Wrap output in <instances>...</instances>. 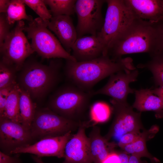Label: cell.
Here are the masks:
<instances>
[{
	"label": "cell",
	"instance_id": "cell-5",
	"mask_svg": "<svg viewBox=\"0 0 163 163\" xmlns=\"http://www.w3.org/2000/svg\"><path fill=\"white\" fill-rule=\"evenodd\" d=\"M49 21L38 17L30 21L24 27V31L27 33L28 38L31 39V46L34 52L43 58L64 59L76 61L49 30Z\"/></svg>",
	"mask_w": 163,
	"mask_h": 163
},
{
	"label": "cell",
	"instance_id": "cell-34",
	"mask_svg": "<svg viewBox=\"0 0 163 163\" xmlns=\"http://www.w3.org/2000/svg\"><path fill=\"white\" fill-rule=\"evenodd\" d=\"M102 163H120L116 152L114 151L110 153Z\"/></svg>",
	"mask_w": 163,
	"mask_h": 163
},
{
	"label": "cell",
	"instance_id": "cell-7",
	"mask_svg": "<svg viewBox=\"0 0 163 163\" xmlns=\"http://www.w3.org/2000/svg\"><path fill=\"white\" fill-rule=\"evenodd\" d=\"M83 122L68 119L48 107L36 109L30 129L34 139L40 140L75 131Z\"/></svg>",
	"mask_w": 163,
	"mask_h": 163
},
{
	"label": "cell",
	"instance_id": "cell-1",
	"mask_svg": "<svg viewBox=\"0 0 163 163\" xmlns=\"http://www.w3.org/2000/svg\"><path fill=\"white\" fill-rule=\"evenodd\" d=\"M129 57L117 60L108 55L86 61L66 60L65 72L72 84L86 92L104 78L120 71L128 72L136 69Z\"/></svg>",
	"mask_w": 163,
	"mask_h": 163
},
{
	"label": "cell",
	"instance_id": "cell-6",
	"mask_svg": "<svg viewBox=\"0 0 163 163\" xmlns=\"http://www.w3.org/2000/svg\"><path fill=\"white\" fill-rule=\"evenodd\" d=\"M107 8L102 28L97 36L102 41L104 55L117 37L136 18L124 0H106Z\"/></svg>",
	"mask_w": 163,
	"mask_h": 163
},
{
	"label": "cell",
	"instance_id": "cell-38",
	"mask_svg": "<svg viewBox=\"0 0 163 163\" xmlns=\"http://www.w3.org/2000/svg\"><path fill=\"white\" fill-rule=\"evenodd\" d=\"M31 157L34 161L36 163H45L42 161L40 157L34 155H32Z\"/></svg>",
	"mask_w": 163,
	"mask_h": 163
},
{
	"label": "cell",
	"instance_id": "cell-18",
	"mask_svg": "<svg viewBox=\"0 0 163 163\" xmlns=\"http://www.w3.org/2000/svg\"><path fill=\"white\" fill-rule=\"evenodd\" d=\"M88 137L92 163H102L110 153L114 151L116 145L102 136L98 126H93Z\"/></svg>",
	"mask_w": 163,
	"mask_h": 163
},
{
	"label": "cell",
	"instance_id": "cell-20",
	"mask_svg": "<svg viewBox=\"0 0 163 163\" xmlns=\"http://www.w3.org/2000/svg\"><path fill=\"white\" fill-rule=\"evenodd\" d=\"M158 130L156 126H154L148 130H144L141 136L134 142L126 145L121 149L128 154L135 155L140 158H147L152 163H160L158 159L149 152L146 146V141L153 137Z\"/></svg>",
	"mask_w": 163,
	"mask_h": 163
},
{
	"label": "cell",
	"instance_id": "cell-35",
	"mask_svg": "<svg viewBox=\"0 0 163 163\" xmlns=\"http://www.w3.org/2000/svg\"><path fill=\"white\" fill-rule=\"evenodd\" d=\"M10 0H0V12L5 13L8 9Z\"/></svg>",
	"mask_w": 163,
	"mask_h": 163
},
{
	"label": "cell",
	"instance_id": "cell-8",
	"mask_svg": "<svg viewBox=\"0 0 163 163\" xmlns=\"http://www.w3.org/2000/svg\"><path fill=\"white\" fill-rule=\"evenodd\" d=\"M25 26L23 20L17 22L0 46L1 61L13 66L17 72L34 52L23 32Z\"/></svg>",
	"mask_w": 163,
	"mask_h": 163
},
{
	"label": "cell",
	"instance_id": "cell-2",
	"mask_svg": "<svg viewBox=\"0 0 163 163\" xmlns=\"http://www.w3.org/2000/svg\"><path fill=\"white\" fill-rule=\"evenodd\" d=\"M155 37V24L136 18L113 42L107 55L115 60L136 53H147L151 57Z\"/></svg>",
	"mask_w": 163,
	"mask_h": 163
},
{
	"label": "cell",
	"instance_id": "cell-4",
	"mask_svg": "<svg viewBox=\"0 0 163 163\" xmlns=\"http://www.w3.org/2000/svg\"><path fill=\"white\" fill-rule=\"evenodd\" d=\"M92 95L72 84L63 86L51 96L48 108L72 120H81L88 108Z\"/></svg>",
	"mask_w": 163,
	"mask_h": 163
},
{
	"label": "cell",
	"instance_id": "cell-15",
	"mask_svg": "<svg viewBox=\"0 0 163 163\" xmlns=\"http://www.w3.org/2000/svg\"><path fill=\"white\" fill-rule=\"evenodd\" d=\"M136 18L153 24L163 21V0H124Z\"/></svg>",
	"mask_w": 163,
	"mask_h": 163
},
{
	"label": "cell",
	"instance_id": "cell-39",
	"mask_svg": "<svg viewBox=\"0 0 163 163\" xmlns=\"http://www.w3.org/2000/svg\"><path fill=\"white\" fill-rule=\"evenodd\" d=\"M155 115L157 118H163V108L159 113Z\"/></svg>",
	"mask_w": 163,
	"mask_h": 163
},
{
	"label": "cell",
	"instance_id": "cell-16",
	"mask_svg": "<svg viewBox=\"0 0 163 163\" xmlns=\"http://www.w3.org/2000/svg\"><path fill=\"white\" fill-rule=\"evenodd\" d=\"M71 50L76 61L92 60L104 55L103 44L97 35H85L77 38Z\"/></svg>",
	"mask_w": 163,
	"mask_h": 163
},
{
	"label": "cell",
	"instance_id": "cell-37",
	"mask_svg": "<svg viewBox=\"0 0 163 163\" xmlns=\"http://www.w3.org/2000/svg\"><path fill=\"white\" fill-rule=\"evenodd\" d=\"M129 163H143L140 158L133 155L129 156Z\"/></svg>",
	"mask_w": 163,
	"mask_h": 163
},
{
	"label": "cell",
	"instance_id": "cell-24",
	"mask_svg": "<svg viewBox=\"0 0 163 163\" xmlns=\"http://www.w3.org/2000/svg\"><path fill=\"white\" fill-rule=\"evenodd\" d=\"M50 9L53 17L60 15L70 16L75 13V0H44Z\"/></svg>",
	"mask_w": 163,
	"mask_h": 163
},
{
	"label": "cell",
	"instance_id": "cell-12",
	"mask_svg": "<svg viewBox=\"0 0 163 163\" xmlns=\"http://www.w3.org/2000/svg\"><path fill=\"white\" fill-rule=\"evenodd\" d=\"M139 74L136 69L128 72L121 71L113 74L110 76L105 85L96 91H91V94L92 96L105 95L117 101H126L128 94L134 93L135 90L131 88L129 85L137 81Z\"/></svg>",
	"mask_w": 163,
	"mask_h": 163
},
{
	"label": "cell",
	"instance_id": "cell-11",
	"mask_svg": "<svg viewBox=\"0 0 163 163\" xmlns=\"http://www.w3.org/2000/svg\"><path fill=\"white\" fill-rule=\"evenodd\" d=\"M34 140L30 129L21 123L0 117V145L3 152L10 155L11 151L31 145Z\"/></svg>",
	"mask_w": 163,
	"mask_h": 163
},
{
	"label": "cell",
	"instance_id": "cell-33",
	"mask_svg": "<svg viewBox=\"0 0 163 163\" xmlns=\"http://www.w3.org/2000/svg\"><path fill=\"white\" fill-rule=\"evenodd\" d=\"M14 156H11L2 151L0 152V163H21L19 154Z\"/></svg>",
	"mask_w": 163,
	"mask_h": 163
},
{
	"label": "cell",
	"instance_id": "cell-13",
	"mask_svg": "<svg viewBox=\"0 0 163 163\" xmlns=\"http://www.w3.org/2000/svg\"><path fill=\"white\" fill-rule=\"evenodd\" d=\"M72 133L70 131L63 135L43 138L34 144L16 149L11 151L10 155L29 153L40 158L55 156L64 158L65 146L73 135Z\"/></svg>",
	"mask_w": 163,
	"mask_h": 163
},
{
	"label": "cell",
	"instance_id": "cell-27",
	"mask_svg": "<svg viewBox=\"0 0 163 163\" xmlns=\"http://www.w3.org/2000/svg\"><path fill=\"white\" fill-rule=\"evenodd\" d=\"M17 72L13 66L0 61V89L17 83Z\"/></svg>",
	"mask_w": 163,
	"mask_h": 163
},
{
	"label": "cell",
	"instance_id": "cell-17",
	"mask_svg": "<svg viewBox=\"0 0 163 163\" xmlns=\"http://www.w3.org/2000/svg\"><path fill=\"white\" fill-rule=\"evenodd\" d=\"M48 27L55 34L61 44L69 53L78 38L76 28L70 16L53 17L48 22Z\"/></svg>",
	"mask_w": 163,
	"mask_h": 163
},
{
	"label": "cell",
	"instance_id": "cell-9",
	"mask_svg": "<svg viewBox=\"0 0 163 163\" xmlns=\"http://www.w3.org/2000/svg\"><path fill=\"white\" fill-rule=\"evenodd\" d=\"M110 102L114 117L107 133L104 136L109 141L113 139L112 142L117 145L124 135L144 129L141 119V112L134 111L132 106L127 101L119 102L111 99Z\"/></svg>",
	"mask_w": 163,
	"mask_h": 163
},
{
	"label": "cell",
	"instance_id": "cell-29",
	"mask_svg": "<svg viewBox=\"0 0 163 163\" xmlns=\"http://www.w3.org/2000/svg\"><path fill=\"white\" fill-rule=\"evenodd\" d=\"M155 37L154 52L151 58H163V21L155 24Z\"/></svg>",
	"mask_w": 163,
	"mask_h": 163
},
{
	"label": "cell",
	"instance_id": "cell-26",
	"mask_svg": "<svg viewBox=\"0 0 163 163\" xmlns=\"http://www.w3.org/2000/svg\"><path fill=\"white\" fill-rule=\"evenodd\" d=\"M110 114L109 106L102 102H97L94 104L90 110V121L94 123H102L107 121Z\"/></svg>",
	"mask_w": 163,
	"mask_h": 163
},
{
	"label": "cell",
	"instance_id": "cell-32",
	"mask_svg": "<svg viewBox=\"0 0 163 163\" xmlns=\"http://www.w3.org/2000/svg\"><path fill=\"white\" fill-rule=\"evenodd\" d=\"M17 83V82L13 84L0 89V117L3 114L6 102L10 93Z\"/></svg>",
	"mask_w": 163,
	"mask_h": 163
},
{
	"label": "cell",
	"instance_id": "cell-22",
	"mask_svg": "<svg viewBox=\"0 0 163 163\" xmlns=\"http://www.w3.org/2000/svg\"><path fill=\"white\" fill-rule=\"evenodd\" d=\"M21 89L19 106L22 124L30 129L36 110V105L29 94L23 89Z\"/></svg>",
	"mask_w": 163,
	"mask_h": 163
},
{
	"label": "cell",
	"instance_id": "cell-28",
	"mask_svg": "<svg viewBox=\"0 0 163 163\" xmlns=\"http://www.w3.org/2000/svg\"><path fill=\"white\" fill-rule=\"evenodd\" d=\"M24 3L44 21H49L53 16L47 8L44 0H23Z\"/></svg>",
	"mask_w": 163,
	"mask_h": 163
},
{
	"label": "cell",
	"instance_id": "cell-31",
	"mask_svg": "<svg viewBox=\"0 0 163 163\" xmlns=\"http://www.w3.org/2000/svg\"><path fill=\"white\" fill-rule=\"evenodd\" d=\"M140 131H133L127 133L123 136L117 144L121 148L124 146L133 143L141 135Z\"/></svg>",
	"mask_w": 163,
	"mask_h": 163
},
{
	"label": "cell",
	"instance_id": "cell-30",
	"mask_svg": "<svg viewBox=\"0 0 163 163\" xmlns=\"http://www.w3.org/2000/svg\"><path fill=\"white\" fill-rule=\"evenodd\" d=\"M11 26L7 21L5 13H0V46L2 45L10 32V29Z\"/></svg>",
	"mask_w": 163,
	"mask_h": 163
},
{
	"label": "cell",
	"instance_id": "cell-3",
	"mask_svg": "<svg viewBox=\"0 0 163 163\" xmlns=\"http://www.w3.org/2000/svg\"><path fill=\"white\" fill-rule=\"evenodd\" d=\"M57 59L52 60L48 65L35 60L25 62L19 71L18 83L32 99L42 98L57 83L62 64Z\"/></svg>",
	"mask_w": 163,
	"mask_h": 163
},
{
	"label": "cell",
	"instance_id": "cell-36",
	"mask_svg": "<svg viewBox=\"0 0 163 163\" xmlns=\"http://www.w3.org/2000/svg\"><path fill=\"white\" fill-rule=\"evenodd\" d=\"M153 93L163 100V85L152 89Z\"/></svg>",
	"mask_w": 163,
	"mask_h": 163
},
{
	"label": "cell",
	"instance_id": "cell-10",
	"mask_svg": "<svg viewBox=\"0 0 163 163\" xmlns=\"http://www.w3.org/2000/svg\"><path fill=\"white\" fill-rule=\"evenodd\" d=\"M106 0H77L75 13L78 21L76 29L78 38L87 34L97 35L103 26L104 18L102 8Z\"/></svg>",
	"mask_w": 163,
	"mask_h": 163
},
{
	"label": "cell",
	"instance_id": "cell-25",
	"mask_svg": "<svg viewBox=\"0 0 163 163\" xmlns=\"http://www.w3.org/2000/svg\"><path fill=\"white\" fill-rule=\"evenodd\" d=\"M137 67L150 71L155 84L159 86L163 85V58H152L145 63L138 64Z\"/></svg>",
	"mask_w": 163,
	"mask_h": 163
},
{
	"label": "cell",
	"instance_id": "cell-23",
	"mask_svg": "<svg viewBox=\"0 0 163 163\" xmlns=\"http://www.w3.org/2000/svg\"><path fill=\"white\" fill-rule=\"evenodd\" d=\"M23 0H10L9 5L5 13L7 21L11 25L15 22L25 20L32 21V17L27 14Z\"/></svg>",
	"mask_w": 163,
	"mask_h": 163
},
{
	"label": "cell",
	"instance_id": "cell-14",
	"mask_svg": "<svg viewBox=\"0 0 163 163\" xmlns=\"http://www.w3.org/2000/svg\"><path fill=\"white\" fill-rule=\"evenodd\" d=\"M90 125L89 122L83 121L76 133L72 135L66 145L62 163H92L89 138L85 132Z\"/></svg>",
	"mask_w": 163,
	"mask_h": 163
},
{
	"label": "cell",
	"instance_id": "cell-19",
	"mask_svg": "<svg viewBox=\"0 0 163 163\" xmlns=\"http://www.w3.org/2000/svg\"><path fill=\"white\" fill-rule=\"evenodd\" d=\"M135 100L132 106L139 112L154 111L155 114L163 108V100L154 94L151 88L135 90Z\"/></svg>",
	"mask_w": 163,
	"mask_h": 163
},
{
	"label": "cell",
	"instance_id": "cell-21",
	"mask_svg": "<svg viewBox=\"0 0 163 163\" xmlns=\"http://www.w3.org/2000/svg\"><path fill=\"white\" fill-rule=\"evenodd\" d=\"M21 90V88L18 83L10 93L3 114L0 117H5L22 124L19 106Z\"/></svg>",
	"mask_w": 163,
	"mask_h": 163
}]
</instances>
